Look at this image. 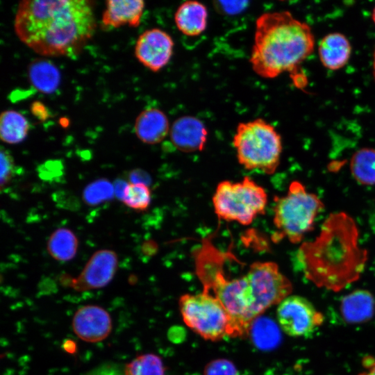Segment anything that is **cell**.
Returning <instances> with one entry per match:
<instances>
[{"label": "cell", "mask_w": 375, "mask_h": 375, "mask_svg": "<svg viewBox=\"0 0 375 375\" xmlns=\"http://www.w3.org/2000/svg\"><path fill=\"white\" fill-rule=\"evenodd\" d=\"M78 242L75 234L69 228H60L54 231L47 241V251L58 261L66 262L76 254Z\"/></svg>", "instance_id": "obj_20"}, {"label": "cell", "mask_w": 375, "mask_h": 375, "mask_svg": "<svg viewBox=\"0 0 375 375\" xmlns=\"http://www.w3.org/2000/svg\"><path fill=\"white\" fill-rule=\"evenodd\" d=\"M314 47L315 37L308 24L289 11L265 12L256 21L249 61L262 78H274L284 72L295 77Z\"/></svg>", "instance_id": "obj_3"}, {"label": "cell", "mask_w": 375, "mask_h": 375, "mask_svg": "<svg viewBox=\"0 0 375 375\" xmlns=\"http://www.w3.org/2000/svg\"><path fill=\"white\" fill-rule=\"evenodd\" d=\"M128 183L122 179H117L113 183L115 189V195L117 197L118 199L123 201L125 190L128 186Z\"/></svg>", "instance_id": "obj_33"}, {"label": "cell", "mask_w": 375, "mask_h": 375, "mask_svg": "<svg viewBox=\"0 0 375 375\" xmlns=\"http://www.w3.org/2000/svg\"><path fill=\"white\" fill-rule=\"evenodd\" d=\"M362 365L364 371L358 375H375V357L372 356H365L362 359Z\"/></svg>", "instance_id": "obj_32"}, {"label": "cell", "mask_w": 375, "mask_h": 375, "mask_svg": "<svg viewBox=\"0 0 375 375\" xmlns=\"http://www.w3.org/2000/svg\"><path fill=\"white\" fill-rule=\"evenodd\" d=\"M207 19L206 7L197 1L182 3L174 14L177 28L183 34L190 37L199 35L206 30Z\"/></svg>", "instance_id": "obj_18"}, {"label": "cell", "mask_w": 375, "mask_h": 375, "mask_svg": "<svg viewBox=\"0 0 375 375\" xmlns=\"http://www.w3.org/2000/svg\"><path fill=\"white\" fill-rule=\"evenodd\" d=\"M318 52L324 67L330 70H338L348 62L351 53V46L344 35L331 33L320 40Z\"/></svg>", "instance_id": "obj_17"}, {"label": "cell", "mask_w": 375, "mask_h": 375, "mask_svg": "<svg viewBox=\"0 0 375 375\" xmlns=\"http://www.w3.org/2000/svg\"><path fill=\"white\" fill-rule=\"evenodd\" d=\"M117 265V256L114 251L99 250L90 257L78 276L72 278L65 274L61 283L77 292L101 288L113 278Z\"/></svg>", "instance_id": "obj_10"}, {"label": "cell", "mask_w": 375, "mask_h": 375, "mask_svg": "<svg viewBox=\"0 0 375 375\" xmlns=\"http://www.w3.org/2000/svg\"><path fill=\"white\" fill-rule=\"evenodd\" d=\"M124 369L125 375H165L162 359L153 353L137 356Z\"/></svg>", "instance_id": "obj_23"}, {"label": "cell", "mask_w": 375, "mask_h": 375, "mask_svg": "<svg viewBox=\"0 0 375 375\" xmlns=\"http://www.w3.org/2000/svg\"><path fill=\"white\" fill-rule=\"evenodd\" d=\"M372 74L374 77V80L375 81V49L374 51V56H373V67H372Z\"/></svg>", "instance_id": "obj_35"}, {"label": "cell", "mask_w": 375, "mask_h": 375, "mask_svg": "<svg viewBox=\"0 0 375 375\" xmlns=\"http://www.w3.org/2000/svg\"><path fill=\"white\" fill-rule=\"evenodd\" d=\"M38 174L44 180H52L62 174V165L58 161H49L39 167Z\"/></svg>", "instance_id": "obj_29"}, {"label": "cell", "mask_w": 375, "mask_h": 375, "mask_svg": "<svg viewBox=\"0 0 375 375\" xmlns=\"http://www.w3.org/2000/svg\"><path fill=\"white\" fill-rule=\"evenodd\" d=\"M233 144L239 163L247 169L272 174L279 165L283 149L281 137L272 124L262 118L239 123Z\"/></svg>", "instance_id": "obj_4"}, {"label": "cell", "mask_w": 375, "mask_h": 375, "mask_svg": "<svg viewBox=\"0 0 375 375\" xmlns=\"http://www.w3.org/2000/svg\"><path fill=\"white\" fill-rule=\"evenodd\" d=\"M134 130L142 142L155 144L162 142L169 133V122L162 110L151 108L139 114L135 119Z\"/></svg>", "instance_id": "obj_14"}, {"label": "cell", "mask_w": 375, "mask_h": 375, "mask_svg": "<svg viewBox=\"0 0 375 375\" xmlns=\"http://www.w3.org/2000/svg\"><path fill=\"white\" fill-rule=\"evenodd\" d=\"M244 276L253 321L271 306L278 305L292 292V283L274 262H253Z\"/></svg>", "instance_id": "obj_8"}, {"label": "cell", "mask_w": 375, "mask_h": 375, "mask_svg": "<svg viewBox=\"0 0 375 375\" xmlns=\"http://www.w3.org/2000/svg\"><path fill=\"white\" fill-rule=\"evenodd\" d=\"M19 39L35 53L72 56L91 38L96 22L86 0H24L14 20Z\"/></svg>", "instance_id": "obj_1"}, {"label": "cell", "mask_w": 375, "mask_h": 375, "mask_svg": "<svg viewBox=\"0 0 375 375\" xmlns=\"http://www.w3.org/2000/svg\"><path fill=\"white\" fill-rule=\"evenodd\" d=\"M128 179L130 183H142L149 185L151 177L147 172L141 169H134L128 173Z\"/></svg>", "instance_id": "obj_31"}, {"label": "cell", "mask_w": 375, "mask_h": 375, "mask_svg": "<svg viewBox=\"0 0 375 375\" xmlns=\"http://www.w3.org/2000/svg\"><path fill=\"white\" fill-rule=\"evenodd\" d=\"M372 18L375 24V7L374 8L373 11H372Z\"/></svg>", "instance_id": "obj_36"}, {"label": "cell", "mask_w": 375, "mask_h": 375, "mask_svg": "<svg viewBox=\"0 0 375 375\" xmlns=\"http://www.w3.org/2000/svg\"><path fill=\"white\" fill-rule=\"evenodd\" d=\"M15 172L14 159L10 153L3 147L1 149V190L8 185Z\"/></svg>", "instance_id": "obj_26"}, {"label": "cell", "mask_w": 375, "mask_h": 375, "mask_svg": "<svg viewBox=\"0 0 375 375\" xmlns=\"http://www.w3.org/2000/svg\"><path fill=\"white\" fill-rule=\"evenodd\" d=\"M114 185L107 178H101L89 183L83 190V200L88 206H97L113 199Z\"/></svg>", "instance_id": "obj_24"}, {"label": "cell", "mask_w": 375, "mask_h": 375, "mask_svg": "<svg viewBox=\"0 0 375 375\" xmlns=\"http://www.w3.org/2000/svg\"><path fill=\"white\" fill-rule=\"evenodd\" d=\"M274 224L278 235L293 243L300 242L305 234L313 228L317 216L323 210L324 203L303 185L292 181L287 194L275 198Z\"/></svg>", "instance_id": "obj_5"}, {"label": "cell", "mask_w": 375, "mask_h": 375, "mask_svg": "<svg viewBox=\"0 0 375 375\" xmlns=\"http://www.w3.org/2000/svg\"><path fill=\"white\" fill-rule=\"evenodd\" d=\"M129 208L137 211H144L151 203V191L142 183H128L122 201Z\"/></svg>", "instance_id": "obj_25"}, {"label": "cell", "mask_w": 375, "mask_h": 375, "mask_svg": "<svg viewBox=\"0 0 375 375\" xmlns=\"http://www.w3.org/2000/svg\"><path fill=\"white\" fill-rule=\"evenodd\" d=\"M72 328L81 340L88 342H98L106 339L112 330L109 313L102 307L86 305L74 313Z\"/></svg>", "instance_id": "obj_12"}, {"label": "cell", "mask_w": 375, "mask_h": 375, "mask_svg": "<svg viewBox=\"0 0 375 375\" xmlns=\"http://www.w3.org/2000/svg\"><path fill=\"white\" fill-rule=\"evenodd\" d=\"M267 203L264 188L247 176L240 182L222 181L212 197L214 210L219 219L242 225L250 224L264 214Z\"/></svg>", "instance_id": "obj_6"}, {"label": "cell", "mask_w": 375, "mask_h": 375, "mask_svg": "<svg viewBox=\"0 0 375 375\" xmlns=\"http://www.w3.org/2000/svg\"><path fill=\"white\" fill-rule=\"evenodd\" d=\"M248 1H215V7L218 11L226 15H236L242 12L247 6Z\"/></svg>", "instance_id": "obj_28"}, {"label": "cell", "mask_w": 375, "mask_h": 375, "mask_svg": "<svg viewBox=\"0 0 375 375\" xmlns=\"http://www.w3.org/2000/svg\"><path fill=\"white\" fill-rule=\"evenodd\" d=\"M278 324L291 337H306L324 323V315L308 299L299 295L285 298L276 309Z\"/></svg>", "instance_id": "obj_9"}, {"label": "cell", "mask_w": 375, "mask_h": 375, "mask_svg": "<svg viewBox=\"0 0 375 375\" xmlns=\"http://www.w3.org/2000/svg\"><path fill=\"white\" fill-rule=\"evenodd\" d=\"M28 71L31 84L41 92L51 93L60 83L59 71L49 60L44 59L33 60L29 65Z\"/></svg>", "instance_id": "obj_19"}, {"label": "cell", "mask_w": 375, "mask_h": 375, "mask_svg": "<svg viewBox=\"0 0 375 375\" xmlns=\"http://www.w3.org/2000/svg\"><path fill=\"white\" fill-rule=\"evenodd\" d=\"M174 42L165 31L154 28L143 32L137 40L135 54L147 68L156 72L169 62Z\"/></svg>", "instance_id": "obj_11"}, {"label": "cell", "mask_w": 375, "mask_h": 375, "mask_svg": "<svg viewBox=\"0 0 375 375\" xmlns=\"http://www.w3.org/2000/svg\"><path fill=\"white\" fill-rule=\"evenodd\" d=\"M29 130V124L20 112L8 110L0 116L1 140L7 144H15L22 142Z\"/></svg>", "instance_id": "obj_21"}, {"label": "cell", "mask_w": 375, "mask_h": 375, "mask_svg": "<svg viewBox=\"0 0 375 375\" xmlns=\"http://www.w3.org/2000/svg\"><path fill=\"white\" fill-rule=\"evenodd\" d=\"M169 135L173 145L178 150L191 153L203 149L207 141L208 131L199 118L186 115L174 122Z\"/></svg>", "instance_id": "obj_13"}, {"label": "cell", "mask_w": 375, "mask_h": 375, "mask_svg": "<svg viewBox=\"0 0 375 375\" xmlns=\"http://www.w3.org/2000/svg\"><path fill=\"white\" fill-rule=\"evenodd\" d=\"M204 375H238V371L232 362L221 358L208 363Z\"/></svg>", "instance_id": "obj_27"}, {"label": "cell", "mask_w": 375, "mask_h": 375, "mask_svg": "<svg viewBox=\"0 0 375 375\" xmlns=\"http://www.w3.org/2000/svg\"><path fill=\"white\" fill-rule=\"evenodd\" d=\"M32 112L40 119H46L47 112L45 107L40 102H35L31 108Z\"/></svg>", "instance_id": "obj_34"}, {"label": "cell", "mask_w": 375, "mask_h": 375, "mask_svg": "<svg viewBox=\"0 0 375 375\" xmlns=\"http://www.w3.org/2000/svg\"><path fill=\"white\" fill-rule=\"evenodd\" d=\"M85 375H125L124 369L117 365L106 363L97 367Z\"/></svg>", "instance_id": "obj_30"}, {"label": "cell", "mask_w": 375, "mask_h": 375, "mask_svg": "<svg viewBox=\"0 0 375 375\" xmlns=\"http://www.w3.org/2000/svg\"><path fill=\"white\" fill-rule=\"evenodd\" d=\"M185 324L205 340L235 337L232 320L220 301L209 292L185 294L178 300Z\"/></svg>", "instance_id": "obj_7"}, {"label": "cell", "mask_w": 375, "mask_h": 375, "mask_svg": "<svg viewBox=\"0 0 375 375\" xmlns=\"http://www.w3.org/2000/svg\"><path fill=\"white\" fill-rule=\"evenodd\" d=\"M340 310L346 322L353 324L365 323L375 314V299L367 290H356L342 299Z\"/></svg>", "instance_id": "obj_15"}, {"label": "cell", "mask_w": 375, "mask_h": 375, "mask_svg": "<svg viewBox=\"0 0 375 375\" xmlns=\"http://www.w3.org/2000/svg\"><path fill=\"white\" fill-rule=\"evenodd\" d=\"M144 8V2L142 0L106 1L102 23L114 28L125 24L136 27L140 23Z\"/></svg>", "instance_id": "obj_16"}, {"label": "cell", "mask_w": 375, "mask_h": 375, "mask_svg": "<svg viewBox=\"0 0 375 375\" xmlns=\"http://www.w3.org/2000/svg\"><path fill=\"white\" fill-rule=\"evenodd\" d=\"M367 258L355 221L340 212L329 215L314 240L301 244L295 265L317 287L338 292L359 279Z\"/></svg>", "instance_id": "obj_2"}, {"label": "cell", "mask_w": 375, "mask_h": 375, "mask_svg": "<svg viewBox=\"0 0 375 375\" xmlns=\"http://www.w3.org/2000/svg\"><path fill=\"white\" fill-rule=\"evenodd\" d=\"M351 173L362 185H375V149L362 148L352 156L350 162Z\"/></svg>", "instance_id": "obj_22"}]
</instances>
